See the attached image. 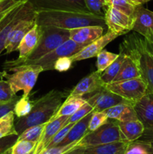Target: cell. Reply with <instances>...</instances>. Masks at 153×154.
<instances>
[{"instance_id": "1", "label": "cell", "mask_w": 153, "mask_h": 154, "mask_svg": "<svg viewBox=\"0 0 153 154\" xmlns=\"http://www.w3.org/2000/svg\"><path fill=\"white\" fill-rule=\"evenodd\" d=\"M70 91L52 90L33 101V106L30 113L18 118L15 123V129L18 135L27 128L48 123L69 96Z\"/></svg>"}, {"instance_id": "2", "label": "cell", "mask_w": 153, "mask_h": 154, "mask_svg": "<svg viewBox=\"0 0 153 154\" xmlns=\"http://www.w3.org/2000/svg\"><path fill=\"white\" fill-rule=\"evenodd\" d=\"M36 12V23L40 26H52L67 29L87 26H100L106 28L104 17L89 12L75 11H42Z\"/></svg>"}, {"instance_id": "3", "label": "cell", "mask_w": 153, "mask_h": 154, "mask_svg": "<svg viewBox=\"0 0 153 154\" xmlns=\"http://www.w3.org/2000/svg\"><path fill=\"white\" fill-rule=\"evenodd\" d=\"M120 47L133 54L139 65L141 77L148 86V92L153 93V48L142 36L130 34L124 38Z\"/></svg>"}, {"instance_id": "4", "label": "cell", "mask_w": 153, "mask_h": 154, "mask_svg": "<svg viewBox=\"0 0 153 154\" xmlns=\"http://www.w3.org/2000/svg\"><path fill=\"white\" fill-rule=\"evenodd\" d=\"M8 71L13 72L12 74L2 71L0 77L5 79L10 84L15 94L19 91L23 92L22 96H29L32 90L37 82L38 78L44 72L42 67L35 65H24L11 68Z\"/></svg>"}, {"instance_id": "5", "label": "cell", "mask_w": 153, "mask_h": 154, "mask_svg": "<svg viewBox=\"0 0 153 154\" xmlns=\"http://www.w3.org/2000/svg\"><path fill=\"white\" fill-rule=\"evenodd\" d=\"M86 46V45L76 43L69 38L53 51H50L46 55L36 60L26 62H14L13 60H6L3 64V70L8 72L11 68L24 66V65L39 66L42 67L44 72L54 70V66L57 60L63 57H71L80 51Z\"/></svg>"}, {"instance_id": "6", "label": "cell", "mask_w": 153, "mask_h": 154, "mask_svg": "<svg viewBox=\"0 0 153 154\" xmlns=\"http://www.w3.org/2000/svg\"><path fill=\"white\" fill-rule=\"evenodd\" d=\"M41 31L40 42L34 51L26 58H17L12 60L13 61L26 62L36 60L53 51L70 38V31L67 29L46 26H41Z\"/></svg>"}, {"instance_id": "7", "label": "cell", "mask_w": 153, "mask_h": 154, "mask_svg": "<svg viewBox=\"0 0 153 154\" xmlns=\"http://www.w3.org/2000/svg\"><path fill=\"white\" fill-rule=\"evenodd\" d=\"M118 141H127L120 130L118 121L109 119L106 123L100 126L98 129L88 132L81 139L80 144L84 147H89Z\"/></svg>"}, {"instance_id": "8", "label": "cell", "mask_w": 153, "mask_h": 154, "mask_svg": "<svg viewBox=\"0 0 153 154\" xmlns=\"http://www.w3.org/2000/svg\"><path fill=\"white\" fill-rule=\"evenodd\" d=\"M107 90L134 105L148 92V86L142 78L112 82L105 85Z\"/></svg>"}, {"instance_id": "9", "label": "cell", "mask_w": 153, "mask_h": 154, "mask_svg": "<svg viewBox=\"0 0 153 154\" xmlns=\"http://www.w3.org/2000/svg\"><path fill=\"white\" fill-rule=\"evenodd\" d=\"M104 20L107 31L119 36L131 31L134 23V17L128 16L110 5L107 6Z\"/></svg>"}, {"instance_id": "10", "label": "cell", "mask_w": 153, "mask_h": 154, "mask_svg": "<svg viewBox=\"0 0 153 154\" xmlns=\"http://www.w3.org/2000/svg\"><path fill=\"white\" fill-rule=\"evenodd\" d=\"M36 11H75L89 12L84 0H27ZM90 13V12H89Z\"/></svg>"}, {"instance_id": "11", "label": "cell", "mask_w": 153, "mask_h": 154, "mask_svg": "<svg viewBox=\"0 0 153 154\" xmlns=\"http://www.w3.org/2000/svg\"><path fill=\"white\" fill-rule=\"evenodd\" d=\"M36 11H32L14 27L6 42L4 49L6 54H9L17 51L18 47L24 36L36 23Z\"/></svg>"}, {"instance_id": "12", "label": "cell", "mask_w": 153, "mask_h": 154, "mask_svg": "<svg viewBox=\"0 0 153 154\" xmlns=\"http://www.w3.org/2000/svg\"><path fill=\"white\" fill-rule=\"evenodd\" d=\"M133 31L153 45V11L138 5L134 13Z\"/></svg>"}, {"instance_id": "13", "label": "cell", "mask_w": 153, "mask_h": 154, "mask_svg": "<svg viewBox=\"0 0 153 154\" xmlns=\"http://www.w3.org/2000/svg\"><path fill=\"white\" fill-rule=\"evenodd\" d=\"M85 99L92 107L94 111H104L118 104L128 102L119 96L110 91L106 87L99 91L91 93L89 97Z\"/></svg>"}, {"instance_id": "14", "label": "cell", "mask_w": 153, "mask_h": 154, "mask_svg": "<svg viewBox=\"0 0 153 154\" xmlns=\"http://www.w3.org/2000/svg\"><path fill=\"white\" fill-rule=\"evenodd\" d=\"M118 36L119 35L115 34V33L107 31L106 34L102 35L100 38L84 47L80 51L70 57V59L73 63H74V62L81 61V60H85L87 59H91L92 57H97L98 54L102 50L104 49V48L108 44L110 43Z\"/></svg>"}, {"instance_id": "15", "label": "cell", "mask_w": 153, "mask_h": 154, "mask_svg": "<svg viewBox=\"0 0 153 154\" xmlns=\"http://www.w3.org/2000/svg\"><path fill=\"white\" fill-rule=\"evenodd\" d=\"M106 84L101 79V73L98 71L92 72L79 81L77 84L70 91V97H82L87 94H91L99 91L105 87Z\"/></svg>"}, {"instance_id": "16", "label": "cell", "mask_w": 153, "mask_h": 154, "mask_svg": "<svg viewBox=\"0 0 153 154\" xmlns=\"http://www.w3.org/2000/svg\"><path fill=\"white\" fill-rule=\"evenodd\" d=\"M34 10L32 6L27 0H24L23 2L18 5L15 9L14 14L11 17L8 22L0 29V55L5 49V45L7 42L8 36L10 32L13 29L14 27L24 17L26 16L32 11ZM2 74V72H0V76Z\"/></svg>"}, {"instance_id": "17", "label": "cell", "mask_w": 153, "mask_h": 154, "mask_svg": "<svg viewBox=\"0 0 153 154\" xmlns=\"http://www.w3.org/2000/svg\"><path fill=\"white\" fill-rule=\"evenodd\" d=\"M68 116H62L51 120L46 123L39 141H38L33 154H40L45 150L47 144L52 138V137L64 126V123L68 120Z\"/></svg>"}, {"instance_id": "18", "label": "cell", "mask_w": 153, "mask_h": 154, "mask_svg": "<svg viewBox=\"0 0 153 154\" xmlns=\"http://www.w3.org/2000/svg\"><path fill=\"white\" fill-rule=\"evenodd\" d=\"M105 28L100 26H87L69 29L70 39L80 45H87L103 35Z\"/></svg>"}, {"instance_id": "19", "label": "cell", "mask_w": 153, "mask_h": 154, "mask_svg": "<svg viewBox=\"0 0 153 154\" xmlns=\"http://www.w3.org/2000/svg\"><path fill=\"white\" fill-rule=\"evenodd\" d=\"M138 119L145 128L153 125V93L147 92L134 105Z\"/></svg>"}, {"instance_id": "20", "label": "cell", "mask_w": 153, "mask_h": 154, "mask_svg": "<svg viewBox=\"0 0 153 154\" xmlns=\"http://www.w3.org/2000/svg\"><path fill=\"white\" fill-rule=\"evenodd\" d=\"M123 51L125 53V59L123 62V64L120 69L119 72H118V75L114 78L112 82L133 79V78H140L141 77V72L136 57L130 53L124 51V49H123Z\"/></svg>"}, {"instance_id": "21", "label": "cell", "mask_w": 153, "mask_h": 154, "mask_svg": "<svg viewBox=\"0 0 153 154\" xmlns=\"http://www.w3.org/2000/svg\"><path fill=\"white\" fill-rule=\"evenodd\" d=\"M41 32V26L38 25L37 23L34 24V26L24 36L18 47V58H26L34 51L40 42Z\"/></svg>"}, {"instance_id": "22", "label": "cell", "mask_w": 153, "mask_h": 154, "mask_svg": "<svg viewBox=\"0 0 153 154\" xmlns=\"http://www.w3.org/2000/svg\"><path fill=\"white\" fill-rule=\"evenodd\" d=\"M104 112L106 114L108 118L118 122H126L138 119L134 105L128 102L118 104L104 111Z\"/></svg>"}, {"instance_id": "23", "label": "cell", "mask_w": 153, "mask_h": 154, "mask_svg": "<svg viewBox=\"0 0 153 154\" xmlns=\"http://www.w3.org/2000/svg\"><path fill=\"white\" fill-rule=\"evenodd\" d=\"M92 112L74 124L68 135L58 145L63 146L79 141L88 133V126Z\"/></svg>"}, {"instance_id": "24", "label": "cell", "mask_w": 153, "mask_h": 154, "mask_svg": "<svg viewBox=\"0 0 153 154\" xmlns=\"http://www.w3.org/2000/svg\"><path fill=\"white\" fill-rule=\"evenodd\" d=\"M118 123L122 133L128 142L140 139L145 130V126L139 119Z\"/></svg>"}, {"instance_id": "25", "label": "cell", "mask_w": 153, "mask_h": 154, "mask_svg": "<svg viewBox=\"0 0 153 154\" xmlns=\"http://www.w3.org/2000/svg\"><path fill=\"white\" fill-rule=\"evenodd\" d=\"M128 143V141H118L85 147L83 154H123Z\"/></svg>"}, {"instance_id": "26", "label": "cell", "mask_w": 153, "mask_h": 154, "mask_svg": "<svg viewBox=\"0 0 153 154\" xmlns=\"http://www.w3.org/2000/svg\"><path fill=\"white\" fill-rule=\"evenodd\" d=\"M86 102V99L83 97H74V96L70 97V96H68L67 99L63 102L58 111L52 116L50 121L59 117H62V116L69 117V116L72 115L74 113L76 112Z\"/></svg>"}, {"instance_id": "27", "label": "cell", "mask_w": 153, "mask_h": 154, "mask_svg": "<svg viewBox=\"0 0 153 154\" xmlns=\"http://www.w3.org/2000/svg\"><path fill=\"white\" fill-rule=\"evenodd\" d=\"M124 59H125V53L123 51L122 48L119 47L118 57L109 67L105 69L104 72L101 73V79L105 84H110L112 82L114 78L118 75Z\"/></svg>"}, {"instance_id": "28", "label": "cell", "mask_w": 153, "mask_h": 154, "mask_svg": "<svg viewBox=\"0 0 153 154\" xmlns=\"http://www.w3.org/2000/svg\"><path fill=\"white\" fill-rule=\"evenodd\" d=\"M123 154H153V144L140 139L130 141L128 143Z\"/></svg>"}, {"instance_id": "29", "label": "cell", "mask_w": 153, "mask_h": 154, "mask_svg": "<svg viewBox=\"0 0 153 154\" xmlns=\"http://www.w3.org/2000/svg\"><path fill=\"white\" fill-rule=\"evenodd\" d=\"M10 135H18L15 129L14 111H10L0 118V139Z\"/></svg>"}, {"instance_id": "30", "label": "cell", "mask_w": 153, "mask_h": 154, "mask_svg": "<svg viewBox=\"0 0 153 154\" xmlns=\"http://www.w3.org/2000/svg\"><path fill=\"white\" fill-rule=\"evenodd\" d=\"M106 3L107 5L112 6L131 17H134L135 11L138 6L132 0H108Z\"/></svg>"}, {"instance_id": "31", "label": "cell", "mask_w": 153, "mask_h": 154, "mask_svg": "<svg viewBox=\"0 0 153 154\" xmlns=\"http://www.w3.org/2000/svg\"><path fill=\"white\" fill-rule=\"evenodd\" d=\"M118 57V54L111 53L106 50H102L96 57H97V63L96 67L98 72L102 73L104 72L106 68L109 67Z\"/></svg>"}, {"instance_id": "32", "label": "cell", "mask_w": 153, "mask_h": 154, "mask_svg": "<svg viewBox=\"0 0 153 154\" xmlns=\"http://www.w3.org/2000/svg\"><path fill=\"white\" fill-rule=\"evenodd\" d=\"M46 123L36 125V126L27 128L20 135H19L17 140H26V141H34V142L38 143Z\"/></svg>"}, {"instance_id": "33", "label": "cell", "mask_w": 153, "mask_h": 154, "mask_svg": "<svg viewBox=\"0 0 153 154\" xmlns=\"http://www.w3.org/2000/svg\"><path fill=\"white\" fill-rule=\"evenodd\" d=\"M32 106L33 101L30 100L29 96L24 97L22 96L15 105L14 109L15 116H16L17 118H20V117L27 115L32 111Z\"/></svg>"}, {"instance_id": "34", "label": "cell", "mask_w": 153, "mask_h": 154, "mask_svg": "<svg viewBox=\"0 0 153 154\" xmlns=\"http://www.w3.org/2000/svg\"><path fill=\"white\" fill-rule=\"evenodd\" d=\"M84 1L90 13L104 17L108 6L106 0H84Z\"/></svg>"}, {"instance_id": "35", "label": "cell", "mask_w": 153, "mask_h": 154, "mask_svg": "<svg viewBox=\"0 0 153 154\" xmlns=\"http://www.w3.org/2000/svg\"><path fill=\"white\" fill-rule=\"evenodd\" d=\"M37 143L26 140H17L12 147L10 154H28L34 151Z\"/></svg>"}, {"instance_id": "36", "label": "cell", "mask_w": 153, "mask_h": 154, "mask_svg": "<svg viewBox=\"0 0 153 154\" xmlns=\"http://www.w3.org/2000/svg\"><path fill=\"white\" fill-rule=\"evenodd\" d=\"M109 120L104 111H93L88 126V132L98 129Z\"/></svg>"}, {"instance_id": "37", "label": "cell", "mask_w": 153, "mask_h": 154, "mask_svg": "<svg viewBox=\"0 0 153 154\" xmlns=\"http://www.w3.org/2000/svg\"><path fill=\"white\" fill-rule=\"evenodd\" d=\"M94 110H93V108L88 103L86 102V104H84L82 107H81L80 109H78L77 111L75 113H74L72 115L69 116L68 120H66V122L64 123V126L66 125H68L70 123H75L76 122L80 121V120H82L83 117H85L86 116L88 115L90 113L93 112Z\"/></svg>"}, {"instance_id": "38", "label": "cell", "mask_w": 153, "mask_h": 154, "mask_svg": "<svg viewBox=\"0 0 153 154\" xmlns=\"http://www.w3.org/2000/svg\"><path fill=\"white\" fill-rule=\"evenodd\" d=\"M10 84L6 80L1 78L0 80V104L10 102L16 96Z\"/></svg>"}, {"instance_id": "39", "label": "cell", "mask_w": 153, "mask_h": 154, "mask_svg": "<svg viewBox=\"0 0 153 154\" xmlns=\"http://www.w3.org/2000/svg\"><path fill=\"white\" fill-rule=\"evenodd\" d=\"M74 123H70L68 125H66V126H63L53 137L51 139V141H50L49 144H47V146L46 147L45 149L51 148L52 147H56V146H58L62 141L64 140V138H65L66 135H68V133L69 132L70 129H71L72 126H74Z\"/></svg>"}, {"instance_id": "40", "label": "cell", "mask_w": 153, "mask_h": 154, "mask_svg": "<svg viewBox=\"0 0 153 154\" xmlns=\"http://www.w3.org/2000/svg\"><path fill=\"white\" fill-rule=\"evenodd\" d=\"M18 135H10L0 139V154H10V150L18 139Z\"/></svg>"}, {"instance_id": "41", "label": "cell", "mask_w": 153, "mask_h": 154, "mask_svg": "<svg viewBox=\"0 0 153 154\" xmlns=\"http://www.w3.org/2000/svg\"><path fill=\"white\" fill-rule=\"evenodd\" d=\"M81 141V140H80ZM80 141H76V142L72 143V144H67V145H63V146H56V147H52L51 148L45 149L44 151H42V153L40 154H63L66 153L68 150H71L74 147H75L76 146H77L78 144H80Z\"/></svg>"}, {"instance_id": "42", "label": "cell", "mask_w": 153, "mask_h": 154, "mask_svg": "<svg viewBox=\"0 0 153 154\" xmlns=\"http://www.w3.org/2000/svg\"><path fill=\"white\" fill-rule=\"evenodd\" d=\"M73 61L70 57H63L56 60L54 66V70L58 72H67L71 69Z\"/></svg>"}, {"instance_id": "43", "label": "cell", "mask_w": 153, "mask_h": 154, "mask_svg": "<svg viewBox=\"0 0 153 154\" xmlns=\"http://www.w3.org/2000/svg\"><path fill=\"white\" fill-rule=\"evenodd\" d=\"M20 98L21 96H18L16 95V96L12 100H10V102H6V103L0 104V118L2 117L4 115H5L8 112H10V111H14L15 105H16L17 101Z\"/></svg>"}, {"instance_id": "44", "label": "cell", "mask_w": 153, "mask_h": 154, "mask_svg": "<svg viewBox=\"0 0 153 154\" xmlns=\"http://www.w3.org/2000/svg\"><path fill=\"white\" fill-rule=\"evenodd\" d=\"M22 1L24 0H1L0 1V14L13 8Z\"/></svg>"}, {"instance_id": "45", "label": "cell", "mask_w": 153, "mask_h": 154, "mask_svg": "<svg viewBox=\"0 0 153 154\" xmlns=\"http://www.w3.org/2000/svg\"><path fill=\"white\" fill-rule=\"evenodd\" d=\"M140 140L150 141V142L153 141V125L149 127L145 128L143 134L140 137Z\"/></svg>"}, {"instance_id": "46", "label": "cell", "mask_w": 153, "mask_h": 154, "mask_svg": "<svg viewBox=\"0 0 153 154\" xmlns=\"http://www.w3.org/2000/svg\"><path fill=\"white\" fill-rule=\"evenodd\" d=\"M84 149H85V147L81 145L80 143V144H78L77 146L63 154H83Z\"/></svg>"}, {"instance_id": "47", "label": "cell", "mask_w": 153, "mask_h": 154, "mask_svg": "<svg viewBox=\"0 0 153 154\" xmlns=\"http://www.w3.org/2000/svg\"><path fill=\"white\" fill-rule=\"evenodd\" d=\"M132 1H133L135 4L137 5H142L143 4L148 2L151 1V0H132Z\"/></svg>"}, {"instance_id": "48", "label": "cell", "mask_w": 153, "mask_h": 154, "mask_svg": "<svg viewBox=\"0 0 153 154\" xmlns=\"http://www.w3.org/2000/svg\"><path fill=\"white\" fill-rule=\"evenodd\" d=\"M11 9H12V8H11ZM10 10H9V11H10ZM9 11H5V12H4V13H2V14H0V20H1L2 19V18L4 17L5 16L6 14H8V12Z\"/></svg>"}, {"instance_id": "49", "label": "cell", "mask_w": 153, "mask_h": 154, "mask_svg": "<svg viewBox=\"0 0 153 154\" xmlns=\"http://www.w3.org/2000/svg\"><path fill=\"white\" fill-rule=\"evenodd\" d=\"M34 152V151H33ZM33 152H32V153H28V154H33Z\"/></svg>"}, {"instance_id": "50", "label": "cell", "mask_w": 153, "mask_h": 154, "mask_svg": "<svg viewBox=\"0 0 153 154\" xmlns=\"http://www.w3.org/2000/svg\"><path fill=\"white\" fill-rule=\"evenodd\" d=\"M150 44H151V43H150ZM151 45H152V48H153V45H152V44H151Z\"/></svg>"}, {"instance_id": "51", "label": "cell", "mask_w": 153, "mask_h": 154, "mask_svg": "<svg viewBox=\"0 0 153 154\" xmlns=\"http://www.w3.org/2000/svg\"><path fill=\"white\" fill-rule=\"evenodd\" d=\"M106 2H107V1H108V0H106Z\"/></svg>"}, {"instance_id": "52", "label": "cell", "mask_w": 153, "mask_h": 154, "mask_svg": "<svg viewBox=\"0 0 153 154\" xmlns=\"http://www.w3.org/2000/svg\"><path fill=\"white\" fill-rule=\"evenodd\" d=\"M152 144H153V141H152Z\"/></svg>"}, {"instance_id": "53", "label": "cell", "mask_w": 153, "mask_h": 154, "mask_svg": "<svg viewBox=\"0 0 153 154\" xmlns=\"http://www.w3.org/2000/svg\"><path fill=\"white\" fill-rule=\"evenodd\" d=\"M0 1H1V0H0Z\"/></svg>"}]
</instances>
